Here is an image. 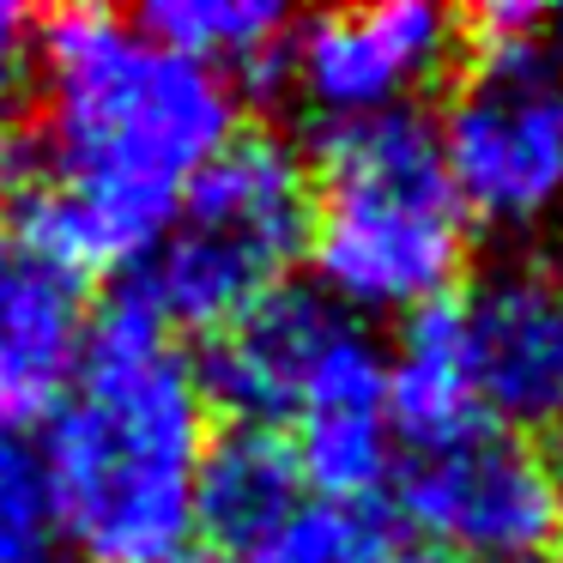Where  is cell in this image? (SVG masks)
Returning <instances> with one entry per match:
<instances>
[{
    "label": "cell",
    "instance_id": "cell-16",
    "mask_svg": "<svg viewBox=\"0 0 563 563\" xmlns=\"http://www.w3.org/2000/svg\"><path fill=\"white\" fill-rule=\"evenodd\" d=\"M62 551L43 442L19 418H0V563H62Z\"/></svg>",
    "mask_w": 563,
    "mask_h": 563
},
{
    "label": "cell",
    "instance_id": "cell-8",
    "mask_svg": "<svg viewBox=\"0 0 563 563\" xmlns=\"http://www.w3.org/2000/svg\"><path fill=\"white\" fill-rule=\"evenodd\" d=\"M461 309V340L473 364L485 424L527 437L563 424V285L551 267L509 261L485 273Z\"/></svg>",
    "mask_w": 563,
    "mask_h": 563
},
{
    "label": "cell",
    "instance_id": "cell-5",
    "mask_svg": "<svg viewBox=\"0 0 563 563\" xmlns=\"http://www.w3.org/2000/svg\"><path fill=\"white\" fill-rule=\"evenodd\" d=\"M466 219L533 231L563 212V67L545 37H478L437 122Z\"/></svg>",
    "mask_w": 563,
    "mask_h": 563
},
{
    "label": "cell",
    "instance_id": "cell-11",
    "mask_svg": "<svg viewBox=\"0 0 563 563\" xmlns=\"http://www.w3.org/2000/svg\"><path fill=\"white\" fill-rule=\"evenodd\" d=\"M86 333V279L25 236H0V418L25 424L62 400Z\"/></svg>",
    "mask_w": 563,
    "mask_h": 563
},
{
    "label": "cell",
    "instance_id": "cell-14",
    "mask_svg": "<svg viewBox=\"0 0 563 563\" xmlns=\"http://www.w3.org/2000/svg\"><path fill=\"white\" fill-rule=\"evenodd\" d=\"M134 25L219 79L279 62L285 37H291V19L273 0H158Z\"/></svg>",
    "mask_w": 563,
    "mask_h": 563
},
{
    "label": "cell",
    "instance_id": "cell-6",
    "mask_svg": "<svg viewBox=\"0 0 563 563\" xmlns=\"http://www.w3.org/2000/svg\"><path fill=\"white\" fill-rule=\"evenodd\" d=\"M394 497L424 551L454 563H533L558 539L545 454L497 424L400 454Z\"/></svg>",
    "mask_w": 563,
    "mask_h": 563
},
{
    "label": "cell",
    "instance_id": "cell-21",
    "mask_svg": "<svg viewBox=\"0 0 563 563\" xmlns=\"http://www.w3.org/2000/svg\"><path fill=\"white\" fill-rule=\"evenodd\" d=\"M551 279H558V285H563V255H558V273H551Z\"/></svg>",
    "mask_w": 563,
    "mask_h": 563
},
{
    "label": "cell",
    "instance_id": "cell-22",
    "mask_svg": "<svg viewBox=\"0 0 563 563\" xmlns=\"http://www.w3.org/2000/svg\"><path fill=\"white\" fill-rule=\"evenodd\" d=\"M533 563H563V558H551V551H545V558H533Z\"/></svg>",
    "mask_w": 563,
    "mask_h": 563
},
{
    "label": "cell",
    "instance_id": "cell-10",
    "mask_svg": "<svg viewBox=\"0 0 563 563\" xmlns=\"http://www.w3.org/2000/svg\"><path fill=\"white\" fill-rule=\"evenodd\" d=\"M291 461L309 497L369 503L400 466V442L388 424V352L352 328L328 352L321 376L291 412Z\"/></svg>",
    "mask_w": 563,
    "mask_h": 563
},
{
    "label": "cell",
    "instance_id": "cell-1",
    "mask_svg": "<svg viewBox=\"0 0 563 563\" xmlns=\"http://www.w3.org/2000/svg\"><path fill=\"white\" fill-rule=\"evenodd\" d=\"M49 183L25 200V243L86 279L140 261L183 188L236 134L231 79L164 49L134 19L67 7L37 31Z\"/></svg>",
    "mask_w": 563,
    "mask_h": 563
},
{
    "label": "cell",
    "instance_id": "cell-4",
    "mask_svg": "<svg viewBox=\"0 0 563 563\" xmlns=\"http://www.w3.org/2000/svg\"><path fill=\"white\" fill-rule=\"evenodd\" d=\"M309 249V170L285 140L231 134L183 188L170 224L134 261L128 303L164 333H219L291 285Z\"/></svg>",
    "mask_w": 563,
    "mask_h": 563
},
{
    "label": "cell",
    "instance_id": "cell-3",
    "mask_svg": "<svg viewBox=\"0 0 563 563\" xmlns=\"http://www.w3.org/2000/svg\"><path fill=\"white\" fill-rule=\"evenodd\" d=\"M473 219L442 170L437 122L394 110L328 128L309 183V249L321 297L345 316H412L454 291Z\"/></svg>",
    "mask_w": 563,
    "mask_h": 563
},
{
    "label": "cell",
    "instance_id": "cell-12",
    "mask_svg": "<svg viewBox=\"0 0 563 563\" xmlns=\"http://www.w3.org/2000/svg\"><path fill=\"white\" fill-rule=\"evenodd\" d=\"M388 424L394 442H406V454L437 449V442H454L485 424L454 297L406 316L400 345L388 352Z\"/></svg>",
    "mask_w": 563,
    "mask_h": 563
},
{
    "label": "cell",
    "instance_id": "cell-9",
    "mask_svg": "<svg viewBox=\"0 0 563 563\" xmlns=\"http://www.w3.org/2000/svg\"><path fill=\"white\" fill-rule=\"evenodd\" d=\"M357 321L345 309H333L321 291L303 285H279L255 309H243L236 321H224L212 333L207 357H200V394L224 400L236 412V424L273 430L279 418L297 412V400L309 394V382L321 376L328 352L352 333Z\"/></svg>",
    "mask_w": 563,
    "mask_h": 563
},
{
    "label": "cell",
    "instance_id": "cell-19",
    "mask_svg": "<svg viewBox=\"0 0 563 563\" xmlns=\"http://www.w3.org/2000/svg\"><path fill=\"white\" fill-rule=\"evenodd\" d=\"M388 563H454V558H437V551H400V558H388Z\"/></svg>",
    "mask_w": 563,
    "mask_h": 563
},
{
    "label": "cell",
    "instance_id": "cell-13",
    "mask_svg": "<svg viewBox=\"0 0 563 563\" xmlns=\"http://www.w3.org/2000/svg\"><path fill=\"white\" fill-rule=\"evenodd\" d=\"M297 497H303V473L291 461V442L279 430L236 424L207 442V461L195 478V533H207L224 558H236Z\"/></svg>",
    "mask_w": 563,
    "mask_h": 563
},
{
    "label": "cell",
    "instance_id": "cell-2",
    "mask_svg": "<svg viewBox=\"0 0 563 563\" xmlns=\"http://www.w3.org/2000/svg\"><path fill=\"white\" fill-rule=\"evenodd\" d=\"M207 442V394L183 345L134 303L103 316L43 437L62 545L79 563L188 558Z\"/></svg>",
    "mask_w": 563,
    "mask_h": 563
},
{
    "label": "cell",
    "instance_id": "cell-18",
    "mask_svg": "<svg viewBox=\"0 0 563 563\" xmlns=\"http://www.w3.org/2000/svg\"><path fill=\"white\" fill-rule=\"evenodd\" d=\"M545 473H551V503H558V527H563V424H558V449H551Z\"/></svg>",
    "mask_w": 563,
    "mask_h": 563
},
{
    "label": "cell",
    "instance_id": "cell-7",
    "mask_svg": "<svg viewBox=\"0 0 563 563\" xmlns=\"http://www.w3.org/2000/svg\"><path fill=\"white\" fill-rule=\"evenodd\" d=\"M454 55V13L424 0H376V7H345L321 13L285 43L291 86L309 110L328 115V128L376 122L406 110L412 91L449 67Z\"/></svg>",
    "mask_w": 563,
    "mask_h": 563
},
{
    "label": "cell",
    "instance_id": "cell-20",
    "mask_svg": "<svg viewBox=\"0 0 563 563\" xmlns=\"http://www.w3.org/2000/svg\"><path fill=\"white\" fill-rule=\"evenodd\" d=\"M7 200H13V170H7V158H0V212H7Z\"/></svg>",
    "mask_w": 563,
    "mask_h": 563
},
{
    "label": "cell",
    "instance_id": "cell-23",
    "mask_svg": "<svg viewBox=\"0 0 563 563\" xmlns=\"http://www.w3.org/2000/svg\"><path fill=\"white\" fill-rule=\"evenodd\" d=\"M176 563H212V558H176Z\"/></svg>",
    "mask_w": 563,
    "mask_h": 563
},
{
    "label": "cell",
    "instance_id": "cell-17",
    "mask_svg": "<svg viewBox=\"0 0 563 563\" xmlns=\"http://www.w3.org/2000/svg\"><path fill=\"white\" fill-rule=\"evenodd\" d=\"M25 74H31V19L0 0V115L13 110Z\"/></svg>",
    "mask_w": 563,
    "mask_h": 563
},
{
    "label": "cell",
    "instance_id": "cell-15",
    "mask_svg": "<svg viewBox=\"0 0 563 563\" xmlns=\"http://www.w3.org/2000/svg\"><path fill=\"white\" fill-rule=\"evenodd\" d=\"M388 527L376 503H333V497H297L261 539H249L231 563H388Z\"/></svg>",
    "mask_w": 563,
    "mask_h": 563
}]
</instances>
